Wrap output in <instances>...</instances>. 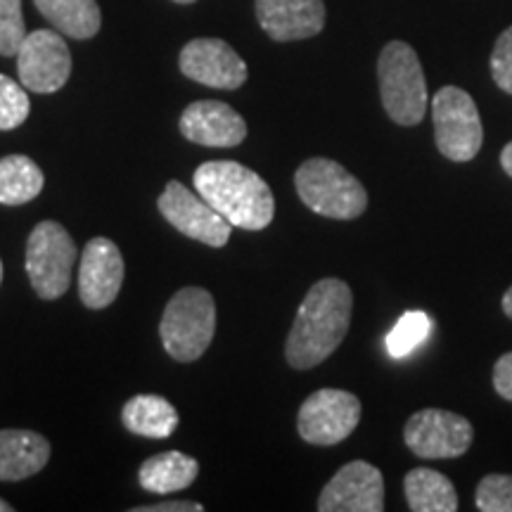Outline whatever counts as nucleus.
I'll return each instance as SVG.
<instances>
[{
    "instance_id": "nucleus-30",
    "label": "nucleus",
    "mask_w": 512,
    "mask_h": 512,
    "mask_svg": "<svg viewBox=\"0 0 512 512\" xmlns=\"http://www.w3.org/2000/svg\"><path fill=\"white\" fill-rule=\"evenodd\" d=\"M501 166H503L505 174H508V176L512 178V140H510L508 145L503 147V152H501Z\"/></svg>"
},
{
    "instance_id": "nucleus-3",
    "label": "nucleus",
    "mask_w": 512,
    "mask_h": 512,
    "mask_svg": "<svg viewBox=\"0 0 512 512\" xmlns=\"http://www.w3.org/2000/svg\"><path fill=\"white\" fill-rule=\"evenodd\" d=\"M297 195L306 207L325 219L351 221L368 209V192L339 162L313 157L294 174Z\"/></svg>"
},
{
    "instance_id": "nucleus-28",
    "label": "nucleus",
    "mask_w": 512,
    "mask_h": 512,
    "mask_svg": "<svg viewBox=\"0 0 512 512\" xmlns=\"http://www.w3.org/2000/svg\"><path fill=\"white\" fill-rule=\"evenodd\" d=\"M494 387L505 401H512V351L503 354L494 366Z\"/></svg>"
},
{
    "instance_id": "nucleus-21",
    "label": "nucleus",
    "mask_w": 512,
    "mask_h": 512,
    "mask_svg": "<svg viewBox=\"0 0 512 512\" xmlns=\"http://www.w3.org/2000/svg\"><path fill=\"white\" fill-rule=\"evenodd\" d=\"M34 3L62 36L76 41L93 38L102 27V15L95 0H34Z\"/></svg>"
},
{
    "instance_id": "nucleus-29",
    "label": "nucleus",
    "mask_w": 512,
    "mask_h": 512,
    "mask_svg": "<svg viewBox=\"0 0 512 512\" xmlns=\"http://www.w3.org/2000/svg\"><path fill=\"white\" fill-rule=\"evenodd\" d=\"M131 512H204V505L195 501H166L157 505H140V508H131Z\"/></svg>"
},
{
    "instance_id": "nucleus-33",
    "label": "nucleus",
    "mask_w": 512,
    "mask_h": 512,
    "mask_svg": "<svg viewBox=\"0 0 512 512\" xmlns=\"http://www.w3.org/2000/svg\"><path fill=\"white\" fill-rule=\"evenodd\" d=\"M174 3H181V5H190V3H195V0H174Z\"/></svg>"
},
{
    "instance_id": "nucleus-1",
    "label": "nucleus",
    "mask_w": 512,
    "mask_h": 512,
    "mask_svg": "<svg viewBox=\"0 0 512 512\" xmlns=\"http://www.w3.org/2000/svg\"><path fill=\"white\" fill-rule=\"evenodd\" d=\"M351 313H354L351 287L339 278L318 280L304 297L287 335V363L294 370L320 366L347 337Z\"/></svg>"
},
{
    "instance_id": "nucleus-23",
    "label": "nucleus",
    "mask_w": 512,
    "mask_h": 512,
    "mask_svg": "<svg viewBox=\"0 0 512 512\" xmlns=\"http://www.w3.org/2000/svg\"><path fill=\"white\" fill-rule=\"evenodd\" d=\"M432 318L425 311H406L396 320L392 332L387 335V351L392 358H406L420 344L427 342L432 332Z\"/></svg>"
},
{
    "instance_id": "nucleus-31",
    "label": "nucleus",
    "mask_w": 512,
    "mask_h": 512,
    "mask_svg": "<svg viewBox=\"0 0 512 512\" xmlns=\"http://www.w3.org/2000/svg\"><path fill=\"white\" fill-rule=\"evenodd\" d=\"M503 313L512 320V287L503 294Z\"/></svg>"
},
{
    "instance_id": "nucleus-19",
    "label": "nucleus",
    "mask_w": 512,
    "mask_h": 512,
    "mask_svg": "<svg viewBox=\"0 0 512 512\" xmlns=\"http://www.w3.org/2000/svg\"><path fill=\"white\" fill-rule=\"evenodd\" d=\"M121 420L128 432L147 439H166L176 432L178 411L174 403L157 394H138L126 401Z\"/></svg>"
},
{
    "instance_id": "nucleus-8",
    "label": "nucleus",
    "mask_w": 512,
    "mask_h": 512,
    "mask_svg": "<svg viewBox=\"0 0 512 512\" xmlns=\"http://www.w3.org/2000/svg\"><path fill=\"white\" fill-rule=\"evenodd\" d=\"M361 422V401L344 389H318L302 403L297 430L306 444L335 446Z\"/></svg>"
},
{
    "instance_id": "nucleus-4",
    "label": "nucleus",
    "mask_w": 512,
    "mask_h": 512,
    "mask_svg": "<svg viewBox=\"0 0 512 512\" xmlns=\"http://www.w3.org/2000/svg\"><path fill=\"white\" fill-rule=\"evenodd\" d=\"M377 79L384 112L399 126H418L425 119L427 81L420 57L403 41H392L382 48L377 60Z\"/></svg>"
},
{
    "instance_id": "nucleus-14",
    "label": "nucleus",
    "mask_w": 512,
    "mask_h": 512,
    "mask_svg": "<svg viewBox=\"0 0 512 512\" xmlns=\"http://www.w3.org/2000/svg\"><path fill=\"white\" fill-rule=\"evenodd\" d=\"M124 283V259L110 238H93L81 254L79 297L83 306L100 311L119 297Z\"/></svg>"
},
{
    "instance_id": "nucleus-13",
    "label": "nucleus",
    "mask_w": 512,
    "mask_h": 512,
    "mask_svg": "<svg viewBox=\"0 0 512 512\" xmlns=\"http://www.w3.org/2000/svg\"><path fill=\"white\" fill-rule=\"evenodd\" d=\"M181 72L188 79L221 91H235L247 81V64L221 38H195L181 50Z\"/></svg>"
},
{
    "instance_id": "nucleus-18",
    "label": "nucleus",
    "mask_w": 512,
    "mask_h": 512,
    "mask_svg": "<svg viewBox=\"0 0 512 512\" xmlns=\"http://www.w3.org/2000/svg\"><path fill=\"white\" fill-rule=\"evenodd\" d=\"M200 475V463L181 451H164L147 458L138 470V482L150 494H176L188 489Z\"/></svg>"
},
{
    "instance_id": "nucleus-7",
    "label": "nucleus",
    "mask_w": 512,
    "mask_h": 512,
    "mask_svg": "<svg viewBox=\"0 0 512 512\" xmlns=\"http://www.w3.org/2000/svg\"><path fill=\"white\" fill-rule=\"evenodd\" d=\"M434 140L451 162H472L484 143V126L470 93L458 86H444L432 100Z\"/></svg>"
},
{
    "instance_id": "nucleus-16",
    "label": "nucleus",
    "mask_w": 512,
    "mask_h": 512,
    "mask_svg": "<svg viewBox=\"0 0 512 512\" xmlns=\"http://www.w3.org/2000/svg\"><path fill=\"white\" fill-rule=\"evenodd\" d=\"M256 17L273 41H304L325 27L323 0H256Z\"/></svg>"
},
{
    "instance_id": "nucleus-22",
    "label": "nucleus",
    "mask_w": 512,
    "mask_h": 512,
    "mask_svg": "<svg viewBox=\"0 0 512 512\" xmlns=\"http://www.w3.org/2000/svg\"><path fill=\"white\" fill-rule=\"evenodd\" d=\"M46 178L41 166L24 155H8L0 159V204L19 207L41 195Z\"/></svg>"
},
{
    "instance_id": "nucleus-11",
    "label": "nucleus",
    "mask_w": 512,
    "mask_h": 512,
    "mask_svg": "<svg viewBox=\"0 0 512 512\" xmlns=\"http://www.w3.org/2000/svg\"><path fill=\"white\" fill-rule=\"evenodd\" d=\"M157 207L166 221L185 238L209 247H226L233 226L223 219L200 192H190L181 181H171L159 195Z\"/></svg>"
},
{
    "instance_id": "nucleus-32",
    "label": "nucleus",
    "mask_w": 512,
    "mask_h": 512,
    "mask_svg": "<svg viewBox=\"0 0 512 512\" xmlns=\"http://www.w3.org/2000/svg\"><path fill=\"white\" fill-rule=\"evenodd\" d=\"M15 508H12V505L5 501V498H0V512H12Z\"/></svg>"
},
{
    "instance_id": "nucleus-2",
    "label": "nucleus",
    "mask_w": 512,
    "mask_h": 512,
    "mask_svg": "<svg viewBox=\"0 0 512 512\" xmlns=\"http://www.w3.org/2000/svg\"><path fill=\"white\" fill-rule=\"evenodd\" d=\"M195 190L226 219L242 230H264L275 216L273 190L256 171L240 162L219 159L197 166Z\"/></svg>"
},
{
    "instance_id": "nucleus-17",
    "label": "nucleus",
    "mask_w": 512,
    "mask_h": 512,
    "mask_svg": "<svg viewBox=\"0 0 512 512\" xmlns=\"http://www.w3.org/2000/svg\"><path fill=\"white\" fill-rule=\"evenodd\" d=\"M50 460V441L31 430H0V482L38 475Z\"/></svg>"
},
{
    "instance_id": "nucleus-5",
    "label": "nucleus",
    "mask_w": 512,
    "mask_h": 512,
    "mask_svg": "<svg viewBox=\"0 0 512 512\" xmlns=\"http://www.w3.org/2000/svg\"><path fill=\"white\" fill-rule=\"evenodd\" d=\"M216 332L214 297L202 287H183L166 304L159 337L174 361L192 363L209 349Z\"/></svg>"
},
{
    "instance_id": "nucleus-27",
    "label": "nucleus",
    "mask_w": 512,
    "mask_h": 512,
    "mask_svg": "<svg viewBox=\"0 0 512 512\" xmlns=\"http://www.w3.org/2000/svg\"><path fill=\"white\" fill-rule=\"evenodd\" d=\"M491 76L501 91L512 95V27L498 36L491 53Z\"/></svg>"
},
{
    "instance_id": "nucleus-9",
    "label": "nucleus",
    "mask_w": 512,
    "mask_h": 512,
    "mask_svg": "<svg viewBox=\"0 0 512 512\" xmlns=\"http://www.w3.org/2000/svg\"><path fill=\"white\" fill-rule=\"evenodd\" d=\"M475 430L472 422L463 415L441 411V408H425L411 415L403 427V441L418 458L446 460L463 456L472 446Z\"/></svg>"
},
{
    "instance_id": "nucleus-6",
    "label": "nucleus",
    "mask_w": 512,
    "mask_h": 512,
    "mask_svg": "<svg viewBox=\"0 0 512 512\" xmlns=\"http://www.w3.org/2000/svg\"><path fill=\"white\" fill-rule=\"evenodd\" d=\"M76 245L57 221H41L27 240V275L34 292L46 302L60 299L72 283Z\"/></svg>"
},
{
    "instance_id": "nucleus-26",
    "label": "nucleus",
    "mask_w": 512,
    "mask_h": 512,
    "mask_svg": "<svg viewBox=\"0 0 512 512\" xmlns=\"http://www.w3.org/2000/svg\"><path fill=\"white\" fill-rule=\"evenodd\" d=\"M482 512H512V475H486L477 486Z\"/></svg>"
},
{
    "instance_id": "nucleus-20",
    "label": "nucleus",
    "mask_w": 512,
    "mask_h": 512,
    "mask_svg": "<svg viewBox=\"0 0 512 512\" xmlns=\"http://www.w3.org/2000/svg\"><path fill=\"white\" fill-rule=\"evenodd\" d=\"M408 508L413 512H456L458 494L453 482L430 467H415L403 479Z\"/></svg>"
},
{
    "instance_id": "nucleus-10",
    "label": "nucleus",
    "mask_w": 512,
    "mask_h": 512,
    "mask_svg": "<svg viewBox=\"0 0 512 512\" xmlns=\"http://www.w3.org/2000/svg\"><path fill=\"white\" fill-rule=\"evenodd\" d=\"M15 57L19 83L31 93L60 91L72 76V53L60 31H31Z\"/></svg>"
},
{
    "instance_id": "nucleus-25",
    "label": "nucleus",
    "mask_w": 512,
    "mask_h": 512,
    "mask_svg": "<svg viewBox=\"0 0 512 512\" xmlns=\"http://www.w3.org/2000/svg\"><path fill=\"white\" fill-rule=\"evenodd\" d=\"M24 38H27V24L22 15V0H0V55H17Z\"/></svg>"
},
{
    "instance_id": "nucleus-15",
    "label": "nucleus",
    "mask_w": 512,
    "mask_h": 512,
    "mask_svg": "<svg viewBox=\"0 0 512 512\" xmlns=\"http://www.w3.org/2000/svg\"><path fill=\"white\" fill-rule=\"evenodd\" d=\"M181 133L204 147H235L247 138V124L221 100H197L181 117Z\"/></svg>"
},
{
    "instance_id": "nucleus-34",
    "label": "nucleus",
    "mask_w": 512,
    "mask_h": 512,
    "mask_svg": "<svg viewBox=\"0 0 512 512\" xmlns=\"http://www.w3.org/2000/svg\"><path fill=\"white\" fill-rule=\"evenodd\" d=\"M0 283H3V261H0Z\"/></svg>"
},
{
    "instance_id": "nucleus-24",
    "label": "nucleus",
    "mask_w": 512,
    "mask_h": 512,
    "mask_svg": "<svg viewBox=\"0 0 512 512\" xmlns=\"http://www.w3.org/2000/svg\"><path fill=\"white\" fill-rule=\"evenodd\" d=\"M31 114V102L27 88L12 81L10 76L0 74V131L19 128Z\"/></svg>"
},
{
    "instance_id": "nucleus-12",
    "label": "nucleus",
    "mask_w": 512,
    "mask_h": 512,
    "mask_svg": "<svg viewBox=\"0 0 512 512\" xmlns=\"http://www.w3.org/2000/svg\"><path fill=\"white\" fill-rule=\"evenodd\" d=\"M320 512H382V472L366 460L347 463L325 484L318 498Z\"/></svg>"
}]
</instances>
